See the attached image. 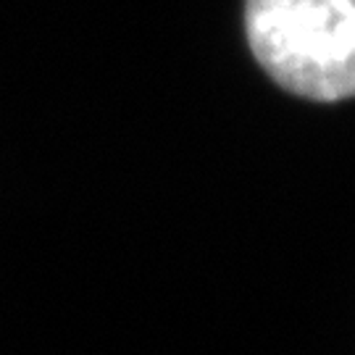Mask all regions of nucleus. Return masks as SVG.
Returning a JSON list of instances; mask_svg holds the SVG:
<instances>
[{
    "instance_id": "nucleus-1",
    "label": "nucleus",
    "mask_w": 355,
    "mask_h": 355,
    "mask_svg": "<svg viewBox=\"0 0 355 355\" xmlns=\"http://www.w3.org/2000/svg\"><path fill=\"white\" fill-rule=\"evenodd\" d=\"M242 32L263 74L295 98H355V0H242Z\"/></svg>"
}]
</instances>
